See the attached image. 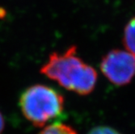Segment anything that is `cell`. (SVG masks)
I'll return each instance as SVG.
<instances>
[{
    "label": "cell",
    "instance_id": "cell-1",
    "mask_svg": "<svg viewBox=\"0 0 135 134\" xmlns=\"http://www.w3.org/2000/svg\"><path fill=\"white\" fill-rule=\"evenodd\" d=\"M40 72L63 88L79 95L91 94L97 82L96 70L77 55L75 45L63 53H50Z\"/></svg>",
    "mask_w": 135,
    "mask_h": 134
},
{
    "label": "cell",
    "instance_id": "cell-2",
    "mask_svg": "<svg viewBox=\"0 0 135 134\" xmlns=\"http://www.w3.org/2000/svg\"><path fill=\"white\" fill-rule=\"evenodd\" d=\"M23 116L35 127H44L62 112L64 97L57 91L44 84H34L24 90L20 97Z\"/></svg>",
    "mask_w": 135,
    "mask_h": 134
},
{
    "label": "cell",
    "instance_id": "cell-3",
    "mask_svg": "<svg viewBox=\"0 0 135 134\" xmlns=\"http://www.w3.org/2000/svg\"><path fill=\"white\" fill-rule=\"evenodd\" d=\"M100 68L110 82L126 86L135 77V57L127 50H110L102 57Z\"/></svg>",
    "mask_w": 135,
    "mask_h": 134
},
{
    "label": "cell",
    "instance_id": "cell-4",
    "mask_svg": "<svg viewBox=\"0 0 135 134\" xmlns=\"http://www.w3.org/2000/svg\"><path fill=\"white\" fill-rule=\"evenodd\" d=\"M123 44L126 50L135 57V16L129 20L125 27Z\"/></svg>",
    "mask_w": 135,
    "mask_h": 134
},
{
    "label": "cell",
    "instance_id": "cell-5",
    "mask_svg": "<svg viewBox=\"0 0 135 134\" xmlns=\"http://www.w3.org/2000/svg\"><path fill=\"white\" fill-rule=\"evenodd\" d=\"M39 134H78V132L73 127L58 122L45 126Z\"/></svg>",
    "mask_w": 135,
    "mask_h": 134
},
{
    "label": "cell",
    "instance_id": "cell-6",
    "mask_svg": "<svg viewBox=\"0 0 135 134\" xmlns=\"http://www.w3.org/2000/svg\"><path fill=\"white\" fill-rule=\"evenodd\" d=\"M88 134H121L117 129L108 126H96L91 129Z\"/></svg>",
    "mask_w": 135,
    "mask_h": 134
},
{
    "label": "cell",
    "instance_id": "cell-7",
    "mask_svg": "<svg viewBox=\"0 0 135 134\" xmlns=\"http://www.w3.org/2000/svg\"><path fill=\"white\" fill-rule=\"evenodd\" d=\"M4 128H5V120L2 112H0V134L3 133Z\"/></svg>",
    "mask_w": 135,
    "mask_h": 134
}]
</instances>
